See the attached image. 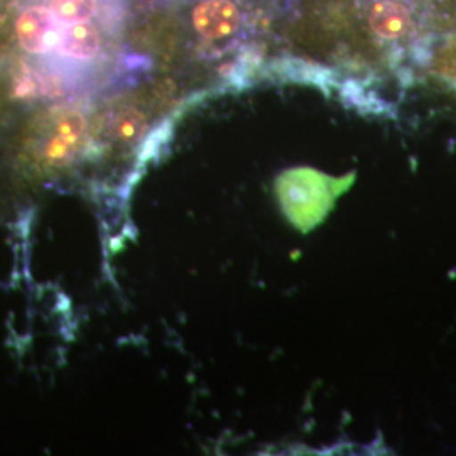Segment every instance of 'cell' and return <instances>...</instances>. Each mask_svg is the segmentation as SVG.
<instances>
[{
  "label": "cell",
  "mask_w": 456,
  "mask_h": 456,
  "mask_svg": "<svg viewBox=\"0 0 456 456\" xmlns=\"http://www.w3.org/2000/svg\"><path fill=\"white\" fill-rule=\"evenodd\" d=\"M49 9L60 22L73 24L90 20L97 11V0H49Z\"/></svg>",
  "instance_id": "5b68a950"
},
{
  "label": "cell",
  "mask_w": 456,
  "mask_h": 456,
  "mask_svg": "<svg viewBox=\"0 0 456 456\" xmlns=\"http://www.w3.org/2000/svg\"><path fill=\"white\" fill-rule=\"evenodd\" d=\"M58 22L48 7H28L17 19L16 33L20 46L33 54H45L56 49L61 34Z\"/></svg>",
  "instance_id": "6da1fadb"
},
{
  "label": "cell",
  "mask_w": 456,
  "mask_h": 456,
  "mask_svg": "<svg viewBox=\"0 0 456 456\" xmlns=\"http://www.w3.org/2000/svg\"><path fill=\"white\" fill-rule=\"evenodd\" d=\"M100 45L102 39L97 28L88 20H82L68 24L61 29L56 51L71 60H90L97 56Z\"/></svg>",
  "instance_id": "3957f363"
},
{
  "label": "cell",
  "mask_w": 456,
  "mask_h": 456,
  "mask_svg": "<svg viewBox=\"0 0 456 456\" xmlns=\"http://www.w3.org/2000/svg\"><path fill=\"white\" fill-rule=\"evenodd\" d=\"M369 20L374 33L380 37L397 39L408 31L411 16L406 5L399 0H377L370 9Z\"/></svg>",
  "instance_id": "277c9868"
},
{
  "label": "cell",
  "mask_w": 456,
  "mask_h": 456,
  "mask_svg": "<svg viewBox=\"0 0 456 456\" xmlns=\"http://www.w3.org/2000/svg\"><path fill=\"white\" fill-rule=\"evenodd\" d=\"M193 28L207 39H224L240 28V9L233 0H201L193 11Z\"/></svg>",
  "instance_id": "7a4b0ae2"
}]
</instances>
